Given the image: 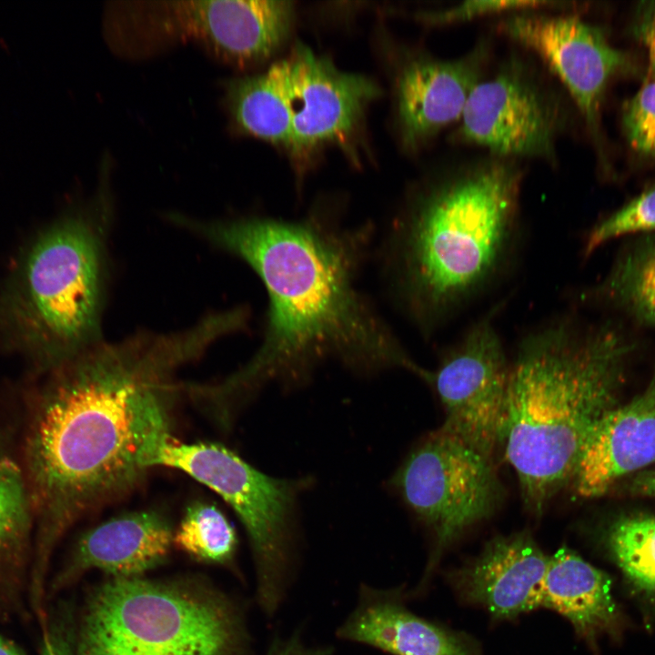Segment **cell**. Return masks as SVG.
<instances>
[{"instance_id":"obj_1","label":"cell","mask_w":655,"mask_h":655,"mask_svg":"<svg viewBox=\"0 0 655 655\" xmlns=\"http://www.w3.org/2000/svg\"><path fill=\"white\" fill-rule=\"evenodd\" d=\"M186 330L103 340L22 394L21 455L35 519L31 578L45 580L62 538L131 494L171 434L175 375L194 362Z\"/></svg>"},{"instance_id":"obj_2","label":"cell","mask_w":655,"mask_h":655,"mask_svg":"<svg viewBox=\"0 0 655 655\" xmlns=\"http://www.w3.org/2000/svg\"><path fill=\"white\" fill-rule=\"evenodd\" d=\"M172 221L245 262L267 295L266 326L253 357L225 378L196 384L195 398L223 428L267 383L305 381L334 359L362 373L403 368L429 383L432 372L408 354L358 287L374 226H345L322 211L287 220L247 217Z\"/></svg>"},{"instance_id":"obj_3","label":"cell","mask_w":655,"mask_h":655,"mask_svg":"<svg viewBox=\"0 0 655 655\" xmlns=\"http://www.w3.org/2000/svg\"><path fill=\"white\" fill-rule=\"evenodd\" d=\"M523 168L488 157L417 190L382 247L391 295L424 337L480 297L509 268L520 236Z\"/></svg>"},{"instance_id":"obj_4","label":"cell","mask_w":655,"mask_h":655,"mask_svg":"<svg viewBox=\"0 0 655 655\" xmlns=\"http://www.w3.org/2000/svg\"><path fill=\"white\" fill-rule=\"evenodd\" d=\"M634 343L611 324L561 315L526 333L509 363L499 445L528 509L540 514L572 480L596 422L617 406Z\"/></svg>"},{"instance_id":"obj_5","label":"cell","mask_w":655,"mask_h":655,"mask_svg":"<svg viewBox=\"0 0 655 655\" xmlns=\"http://www.w3.org/2000/svg\"><path fill=\"white\" fill-rule=\"evenodd\" d=\"M110 207L102 187L87 207L41 233L1 298L2 317L37 374H46L104 340Z\"/></svg>"},{"instance_id":"obj_6","label":"cell","mask_w":655,"mask_h":655,"mask_svg":"<svg viewBox=\"0 0 655 655\" xmlns=\"http://www.w3.org/2000/svg\"><path fill=\"white\" fill-rule=\"evenodd\" d=\"M79 655H242L243 630L227 600L194 585L111 578L70 627Z\"/></svg>"},{"instance_id":"obj_7","label":"cell","mask_w":655,"mask_h":655,"mask_svg":"<svg viewBox=\"0 0 655 655\" xmlns=\"http://www.w3.org/2000/svg\"><path fill=\"white\" fill-rule=\"evenodd\" d=\"M446 577L460 601L483 609L494 620L544 608L569 620L576 632L600 619L609 599L603 570L566 547L546 554L529 531L491 539Z\"/></svg>"},{"instance_id":"obj_8","label":"cell","mask_w":655,"mask_h":655,"mask_svg":"<svg viewBox=\"0 0 655 655\" xmlns=\"http://www.w3.org/2000/svg\"><path fill=\"white\" fill-rule=\"evenodd\" d=\"M150 466L187 474L233 509L253 549L260 603L275 611L290 563L297 498L308 480L275 479L219 443H183L173 436L156 448Z\"/></svg>"},{"instance_id":"obj_9","label":"cell","mask_w":655,"mask_h":655,"mask_svg":"<svg viewBox=\"0 0 655 655\" xmlns=\"http://www.w3.org/2000/svg\"><path fill=\"white\" fill-rule=\"evenodd\" d=\"M569 119L560 88L530 60L512 54L475 86L448 139L493 156L555 165Z\"/></svg>"},{"instance_id":"obj_10","label":"cell","mask_w":655,"mask_h":655,"mask_svg":"<svg viewBox=\"0 0 655 655\" xmlns=\"http://www.w3.org/2000/svg\"><path fill=\"white\" fill-rule=\"evenodd\" d=\"M389 484L432 532L424 579L465 531L494 513L503 497L493 459L441 428L410 451Z\"/></svg>"},{"instance_id":"obj_11","label":"cell","mask_w":655,"mask_h":655,"mask_svg":"<svg viewBox=\"0 0 655 655\" xmlns=\"http://www.w3.org/2000/svg\"><path fill=\"white\" fill-rule=\"evenodd\" d=\"M497 29L530 51L566 89L600 156L607 85L629 65L602 31L569 11L526 10L503 15Z\"/></svg>"},{"instance_id":"obj_12","label":"cell","mask_w":655,"mask_h":655,"mask_svg":"<svg viewBox=\"0 0 655 655\" xmlns=\"http://www.w3.org/2000/svg\"><path fill=\"white\" fill-rule=\"evenodd\" d=\"M497 308L474 321L446 349L433 372L444 407L440 427L493 459L502 421L510 360L495 326Z\"/></svg>"},{"instance_id":"obj_13","label":"cell","mask_w":655,"mask_h":655,"mask_svg":"<svg viewBox=\"0 0 655 655\" xmlns=\"http://www.w3.org/2000/svg\"><path fill=\"white\" fill-rule=\"evenodd\" d=\"M287 62L289 150L300 156L326 143L347 141L367 104L378 96V86L362 75L340 71L303 45H297Z\"/></svg>"},{"instance_id":"obj_14","label":"cell","mask_w":655,"mask_h":655,"mask_svg":"<svg viewBox=\"0 0 655 655\" xmlns=\"http://www.w3.org/2000/svg\"><path fill=\"white\" fill-rule=\"evenodd\" d=\"M489 44L479 40L456 58L420 54L408 59L397 80L400 140L410 152L421 149L461 118L475 86L485 76Z\"/></svg>"},{"instance_id":"obj_15","label":"cell","mask_w":655,"mask_h":655,"mask_svg":"<svg viewBox=\"0 0 655 655\" xmlns=\"http://www.w3.org/2000/svg\"><path fill=\"white\" fill-rule=\"evenodd\" d=\"M655 462V369L645 389L615 406L593 426L580 453L573 487L582 498L607 493L620 479Z\"/></svg>"},{"instance_id":"obj_16","label":"cell","mask_w":655,"mask_h":655,"mask_svg":"<svg viewBox=\"0 0 655 655\" xmlns=\"http://www.w3.org/2000/svg\"><path fill=\"white\" fill-rule=\"evenodd\" d=\"M173 537L168 519L153 509L112 517L78 537L52 590L91 569L112 578L142 577L166 560Z\"/></svg>"},{"instance_id":"obj_17","label":"cell","mask_w":655,"mask_h":655,"mask_svg":"<svg viewBox=\"0 0 655 655\" xmlns=\"http://www.w3.org/2000/svg\"><path fill=\"white\" fill-rule=\"evenodd\" d=\"M20 395H0V610L31 567L35 519L25 480Z\"/></svg>"},{"instance_id":"obj_18","label":"cell","mask_w":655,"mask_h":655,"mask_svg":"<svg viewBox=\"0 0 655 655\" xmlns=\"http://www.w3.org/2000/svg\"><path fill=\"white\" fill-rule=\"evenodd\" d=\"M338 635L390 655H483L470 635L418 617L393 593L369 589Z\"/></svg>"},{"instance_id":"obj_19","label":"cell","mask_w":655,"mask_h":655,"mask_svg":"<svg viewBox=\"0 0 655 655\" xmlns=\"http://www.w3.org/2000/svg\"><path fill=\"white\" fill-rule=\"evenodd\" d=\"M287 81V59L276 62L260 75L230 81L227 104L243 131L289 149L292 115Z\"/></svg>"},{"instance_id":"obj_20","label":"cell","mask_w":655,"mask_h":655,"mask_svg":"<svg viewBox=\"0 0 655 655\" xmlns=\"http://www.w3.org/2000/svg\"><path fill=\"white\" fill-rule=\"evenodd\" d=\"M585 293L584 299L605 303L640 325L655 328V232L630 245L603 281Z\"/></svg>"},{"instance_id":"obj_21","label":"cell","mask_w":655,"mask_h":655,"mask_svg":"<svg viewBox=\"0 0 655 655\" xmlns=\"http://www.w3.org/2000/svg\"><path fill=\"white\" fill-rule=\"evenodd\" d=\"M603 544L634 595L655 607V517L617 519L605 531Z\"/></svg>"},{"instance_id":"obj_22","label":"cell","mask_w":655,"mask_h":655,"mask_svg":"<svg viewBox=\"0 0 655 655\" xmlns=\"http://www.w3.org/2000/svg\"><path fill=\"white\" fill-rule=\"evenodd\" d=\"M173 545L197 560L225 564L234 558L237 537L216 505L197 500L185 509L174 530Z\"/></svg>"},{"instance_id":"obj_23","label":"cell","mask_w":655,"mask_h":655,"mask_svg":"<svg viewBox=\"0 0 655 655\" xmlns=\"http://www.w3.org/2000/svg\"><path fill=\"white\" fill-rule=\"evenodd\" d=\"M655 232V186L599 221L588 233L582 255L589 257L602 245L622 236Z\"/></svg>"},{"instance_id":"obj_24","label":"cell","mask_w":655,"mask_h":655,"mask_svg":"<svg viewBox=\"0 0 655 655\" xmlns=\"http://www.w3.org/2000/svg\"><path fill=\"white\" fill-rule=\"evenodd\" d=\"M571 3L559 1L470 0L455 5L421 12L420 21L430 25H447L470 21L479 17L511 14L526 10L569 11Z\"/></svg>"},{"instance_id":"obj_25","label":"cell","mask_w":655,"mask_h":655,"mask_svg":"<svg viewBox=\"0 0 655 655\" xmlns=\"http://www.w3.org/2000/svg\"><path fill=\"white\" fill-rule=\"evenodd\" d=\"M622 126L635 153L644 157H655V79L646 81L624 104Z\"/></svg>"},{"instance_id":"obj_26","label":"cell","mask_w":655,"mask_h":655,"mask_svg":"<svg viewBox=\"0 0 655 655\" xmlns=\"http://www.w3.org/2000/svg\"><path fill=\"white\" fill-rule=\"evenodd\" d=\"M633 32L647 51L650 78L655 79V1H643L639 4L633 21Z\"/></svg>"},{"instance_id":"obj_27","label":"cell","mask_w":655,"mask_h":655,"mask_svg":"<svg viewBox=\"0 0 655 655\" xmlns=\"http://www.w3.org/2000/svg\"><path fill=\"white\" fill-rule=\"evenodd\" d=\"M68 625L55 621L44 626L40 655H79L74 646Z\"/></svg>"},{"instance_id":"obj_28","label":"cell","mask_w":655,"mask_h":655,"mask_svg":"<svg viewBox=\"0 0 655 655\" xmlns=\"http://www.w3.org/2000/svg\"><path fill=\"white\" fill-rule=\"evenodd\" d=\"M328 648L307 647L298 633L287 639H276L267 655H330Z\"/></svg>"},{"instance_id":"obj_29","label":"cell","mask_w":655,"mask_h":655,"mask_svg":"<svg viewBox=\"0 0 655 655\" xmlns=\"http://www.w3.org/2000/svg\"><path fill=\"white\" fill-rule=\"evenodd\" d=\"M629 488L635 495L655 498V469L638 474Z\"/></svg>"},{"instance_id":"obj_30","label":"cell","mask_w":655,"mask_h":655,"mask_svg":"<svg viewBox=\"0 0 655 655\" xmlns=\"http://www.w3.org/2000/svg\"><path fill=\"white\" fill-rule=\"evenodd\" d=\"M0 655H25L12 640L0 633Z\"/></svg>"}]
</instances>
